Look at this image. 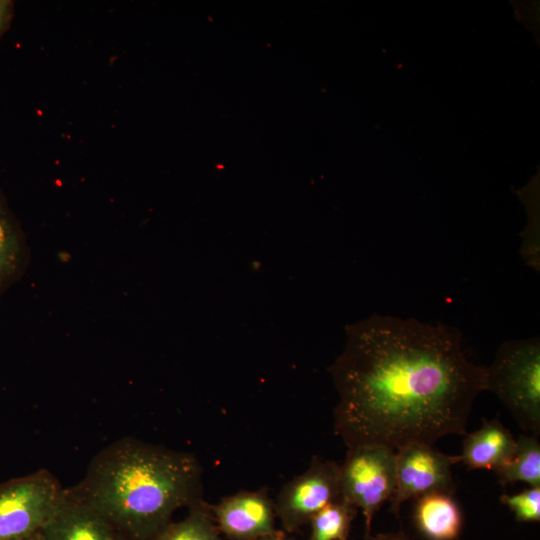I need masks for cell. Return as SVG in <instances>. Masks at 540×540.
Returning <instances> with one entry per match:
<instances>
[{"mask_svg": "<svg viewBox=\"0 0 540 540\" xmlns=\"http://www.w3.org/2000/svg\"><path fill=\"white\" fill-rule=\"evenodd\" d=\"M14 14V2L11 0H0V38L9 30Z\"/></svg>", "mask_w": 540, "mask_h": 540, "instance_id": "cell-17", "label": "cell"}, {"mask_svg": "<svg viewBox=\"0 0 540 540\" xmlns=\"http://www.w3.org/2000/svg\"><path fill=\"white\" fill-rule=\"evenodd\" d=\"M259 540H294L293 538L289 537L285 531L283 530H277L273 534H270L268 536H265Z\"/></svg>", "mask_w": 540, "mask_h": 540, "instance_id": "cell-19", "label": "cell"}, {"mask_svg": "<svg viewBox=\"0 0 540 540\" xmlns=\"http://www.w3.org/2000/svg\"><path fill=\"white\" fill-rule=\"evenodd\" d=\"M414 520L419 532L428 540H456L463 517L453 494L432 492L417 498Z\"/></svg>", "mask_w": 540, "mask_h": 540, "instance_id": "cell-11", "label": "cell"}, {"mask_svg": "<svg viewBox=\"0 0 540 540\" xmlns=\"http://www.w3.org/2000/svg\"><path fill=\"white\" fill-rule=\"evenodd\" d=\"M501 502L520 522L540 521V486L529 487L515 494H503Z\"/></svg>", "mask_w": 540, "mask_h": 540, "instance_id": "cell-16", "label": "cell"}, {"mask_svg": "<svg viewBox=\"0 0 540 540\" xmlns=\"http://www.w3.org/2000/svg\"><path fill=\"white\" fill-rule=\"evenodd\" d=\"M346 337L329 372L334 430L347 448L396 450L466 433L486 366L466 357L458 329L375 314L347 325Z\"/></svg>", "mask_w": 540, "mask_h": 540, "instance_id": "cell-1", "label": "cell"}, {"mask_svg": "<svg viewBox=\"0 0 540 540\" xmlns=\"http://www.w3.org/2000/svg\"><path fill=\"white\" fill-rule=\"evenodd\" d=\"M340 498V464L314 457L309 467L280 489L274 500L276 517L285 532H294Z\"/></svg>", "mask_w": 540, "mask_h": 540, "instance_id": "cell-6", "label": "cell"}, {"mask_svg": "<svg viewBox=\"0 0 540 540\" xmlns=\"http://www.w3.org/2000/svg\"><path fill=\"white\" fill-rule=\"evenodd\" d=\"M39 532L42 540H125L97 509L70 487Z\"/></svg>", "mask_w": 540, "mask_h": 540, "instance_id": "cell-9", "label": "cell"}, {"mask_svg": "<svg viewBox=\"0 0 540 540\" xmlns=\"http://www.w3.org/2000/svg\"><path fill=\"white\" fill-rule=\"evenodd\" d=\"M516 439L498 420L485 421L476 431L468 434L459 455L460 463L468 469L496 471L513 456Z\"/></svg>", "mask_w": 540, "mask_h": 540, "instance_id": "cell-10", "label": "cell"}, {"mask_svg": "<svg viewBox=\"0 0 540 540\" xmlns=\"http://www.w3.org/2000/svg\"><path fill=\"white\" fill-rule=\"evenodd\" d=\"M28 264V246L21 225L0 188V301L22 276Z\"/></svg>", "mask_w": 540, "mask_h": 540, "instance_id": "cell-12", "label": "cell"}, {"mask_svg": "<svg viewBox=\"0 0 540 540\" xmlns=\"http://www.w3.org/2000/svg\"><path fill=\"white\" fill-rule=\"evenodd\" d=\"M210 508L220 534L229 540H259L278 530L274 500L265 488L224 496Z\"/></svg>", "mask_w": 540, "mask_h": 540, "instance_id": "cell-8", "label": "cell"}, {"mask_svg": "<svg viewBox=\"0 0 540 540\" xmlns=\"http://www.w3.org/2000/svg\"><path fill=\"white\" fill-rule=\"evenodd\" d=\"M11 540H42V537L40 535V532H37V533L31 534V535H28V536L15 538V539H11Z\"/></svg>", "mask_w": 540, "mask_h": 540, "instance_id": "cell-20", "label": "cell"}, {"mask_svg": "<svg viewBox=\"0 0 540 540\" xmlns=\"http://www.w3.org/2000/svg\"><path fill=\"white\" fill-rule=\"evenodd\" d=\"M152 540H221L210 504L204 500L188 508L180 521H171Z\"/></svg>", "mask_w": 540, "mask_h": 540, "instance_id": "cell-14", "label": "cell"}, {"mask_svg": "<svg viewBox=\"0 0 540 540\" xmlns=\"http://www.w3.org/2000/svg\"><path fill=\"white\" fill-rule=\"evenodd\" d=\"M65 490L46 469L0 483V540L39 532Z\"/></svg>", "mask_w": 540, "mask_h": 540, "instance_id": "cell-5", "label": "cell"}, {"mask_svg": "<svg viewBox=\"0 0 540 540\" xmlns=\"http://www.w3.org/2000/svg\"><path fill=\"white\" fill-rule=\"evenodd\" d=\"M396 485V451L382 445L348 448L340 464V498L360 509L365 540H370L374 515L390 501Z\"/></svg>", "mask_w": 540, "mask_h": 540, "instance_id": "cell-4", "label": "cell"}, {"mask_svg": "<svg viewBox=\"0 0 540 540\" xmlns=\"http://www.w3.org/2000/svg\"><path fill=\"white\" fill-rule=\"evenodd\" d=\"M357 509L347 501L338 500L325 506L310 520L308 540H348Z\"/></svg>", "mask_w": 540, "mask_h": 540, "instance_id": "cell-15", "label": "cell"}, {"mask_svg": "<svg viewBox=\"0 0 540 540\" xmlns=\"http://www.w3.org/2000/svg\"><path fill=\"white\" fill-rule=\"evenodd\" d=\"M495 474L504 487L518 482L540 486V444L536 436L520 435L513 456Z\"/></svg>", "mask_w": 540, "mask_h": 540, "instance_id": "cell-13", "label": "cell"}, {"mask_svg": "<svg viewBox=\"0 0 540 540\" xmlns=\"http://www.w3.org/2000/svg\"><path fill=\"white\" fill-rule=\"evenodd\" d=\"M202 477L192 453L130 436L97 452L70 488L125 540H152L177 510L203 500Z\"/></svg>", "mask_w": 540, "mask_h": 540, "instance_id": "cell-2", "label": "cell"}, {"mask_svg": "<svg viewBox=\"0 0 540 540\" xmlns=\"http://www.w3.org/2000/svg\"><path fill=\"white\" fill-rule=\"evenodd\" d=\"M375 540H409L403 532L379 534Z\"/></svg>", "mask_w": 540, "mask_h": 540, "instance_id": "cell-18", "label": "cell"}, {"mask_svg": "<svg viewBox=\"0 0 540 540\" xmlns=\"http://www.w3.org/2000/svg\"><path fill=\"white\" fill-rule=\"evenodd\" d=\"M396 451V485L390 510L398 514L402 504L432 492L455 493L452 466L460 457L444 454L426 443H411Z\"/></svg>", "mask_w": 540, "mask_h": 540, "instance_id": "cell-7", "label": "cell"}, {"mask_svg": "<svg viewBox=\"0 0 540 540\" xmlns=\"http://www.w3.org/2000/svg\"><path fill=\"white\" fill-rule=\"evenodd\" d=\"M486 391L493 392L517 424L533 436L540 433L539 337L509 340L486 367Z\"/></svg>", "mask_w": 540, "mask_h": 540, "instance_id": "cell-3", "label": "cell"}]
</instances>
